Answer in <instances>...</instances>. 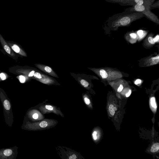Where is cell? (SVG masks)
I'll return each mask as SVG.
<instances>
[{
	"instance_id": "26",
	"label": "cell",
	"mask_w": 159,
	"mask_h": 159,
	"mask_svg": "<svg viewBox=\"0 0 159 159\" xmlns=\"http://www.w3.org/2000/svg\"><path fill=\"white\" fill-rule=\"evenodd\" d=\"M137 34L139 36H142L143 34V31L140 30L137 31Z\"/></svg>"
},
{
	"instance_id": "24",
	"label": "cell",
	"mask_w": 159,
	"mask_h": 159,
	"mask_svg": "<svg viewBox=\"0 0 159 159\" xmlns=\"http://www.w3.org/2000/svg\"><path fill=\"white\" fill-rule=\"evenodd\" d=\"M38 115L36 113H34L32 115V117L34 119H37L38 118Z\"/></svg>"
},
{
	"instance_id": "8",
	"label": "cell",
	"mask_w": 159,
	"mask_h": 159,
	"mask_svg": "<svg viewBox=\"0 0 159 159\" xmlns=\"http://www.w3.org/2000/svg\"><path fill=\"white\" fill-rule=\"evenodd\" d=\"M130 0H105V1L111 3H118L121 6H125L126 3Z\"/></svg>"
},
{
	"instance_id": "23",
	"label": "cell",
	"mask_w": 159,
	"mask_h": 159,
	"mask_svg": "<svg viewBox=\"0 0 159 159\" xmlns=\"http://www.w3.org/2000/svg\"><path fill=\"white\" fill-rule=\"evenodd\" d=\"M45 70L47 72L50 73L52 71L51 68L49 66H46L44 68Z\"/></svg>"
},
{
	"instance_id": "6",
	"label": "cell",
	"mask_w": 159,
	"mask_h": 159,
	"mask_svg": "<svg viewBox=\"0 0 159 159\" xmlns=\"http://www.w3.org/2000/svg\"><path fill=\"white\" fill-rule=\"evenodd\" d=\"M0 42L2 45V47L5 51L9 54L12 56H14L15 54L12 51L11 48L4 40L2 36L0 34Z\"/></svg>"
},
{
	"instance_id": "31",
	"label": "cell",
	"mask_w": 159,
	"mask_h": 159,
	"mask_svg": "<svg viewBox=\"0 0 159 159\" xmlns=\"http://www.w3.org/2000/svg\"><path fill=\"white\" fill-rule=\"evenodd\" d=\"M131 93V90H129L128 92L126 93L125 95L126 97H128L130 96Z\"/></svg>"
},
{
	"instance_id": "25",
	"label": "cell",
	"mask_w": 159,
	"mask_h": 159,
	"mask_svg": "<svg viewBox=\"0 0 159 159\" xmlns=\"http://www.w3.org/2000/svg\"><path fill=\"white\" fill-rule=\"evenodd\" d=\"M123 87L122 84H120V86L117 89V92H121L123 89Z\"/></svg>"
},
{
	"instance_id": "16",
	"label": "cell",
	"mask_w": 159,
	"mask_h": 159,
	"mask_svg": "<svg viewBox=\"0 0 159 159\" xmlns=\"http://www.w3.org/2000/svg\"><path fill=\"white\" fill-rule=\"evenodd\" d=\"M20 81L21 83H24L25 80V77L23 75H20L19 76Z\"/></svg>"
},
{
	"instance_id": "10",
	"label": "cell",
	"mask_w": 159,
	"mask_h": 159,
	"mask_svg": "<svg viewBox=\"0 0 159 159\" xmlns=\"http://www.w3.org/2000/svg\"><path fill=\"white\" fill-rule=\"evenodd\" d=\"M100 75L103 79L106 78L108 76V74L103 69L100 70Z\"/></svg>"
},
{
	"instance_id": "5",
	"label": "cell",
	"mask_w": 159,
	"mask_h": 159,
	"mask_svg": "<svg viewBox=\"0 0 159 159\" xmlns=\"http://www.w3.org/2000/svg\"><path fill=\"white\" fill-rule=\"evenodd\" d=\"M155 0H130L125 4L126 6H133L136 4L139 5H143L145 7L150 8L151 5Z\"/></svg>"
},
{
	"instance_id": "19",
	"label": "cell",
	"mask_w": 159,
	"mask_h": 159,
	"mask_svg": "<svg viewBox=\"0 0 159 159\" xmlns=\"http://www.w3.org/2000/svg\"><path fill=\"white\" fill-rule=\"evenodd\" d=\"M34 76L35 78H37L39 79H40L42 78V76L40 73L38 72H36L34 73Z\"/></svg>"
},
{
	"instance_id": "3",
	"label": "cell",
	"mask_w": 159,
	"mask_h": 159,
	"mask_svg": "<svg viewBox=\"0 0 159 159\" xmlns=\"http://www.w3.org/2000/svg\"><path fill=\"white\" fill-rule=\"evenodd\" d=\"M125 11H135L141 12L144 16L150 20L157 23H159V19L156 15L152 12L150 8L143 5L135 4L132 7L126 8Z\"/></svg>"
},
{
	"instance_id": "28",
	"label": "cell",
	"mask_w": 159,
	"mask_h": 159,
	"mask_svg": "<svg viewBox=\"0 0 159 159\" xmlns=\"http://www.w3.org/2000/svg\"><path fill=\"white\" fill-rule=\"evenodd\" d=\"M76 158V156L75 154H73L72 156H70L69 158V159H75Z\"/></svg>"
},
{
	"instance_id": "11",
	"label": "cell",
	"mask_w": 159,
	"mask_h": 159,
	"mask_svg": "<svg viewBox=\"0 0 159 159\" xmlns=\"http://www.w3.org/2000/svg\"><path fill=\"white\" fill-rule=\"evenodd\" d=\"M150 103L151 106L155 108H157V106L156 103L155 99L154 97H152L150 99Z\"/></svg>"
},
{
	"instance_id": "27",
	"label": "cell",
	"mask_w": 159,
	"mask_h": 159,
	"mask_svg": "<svg viewBox=\"0 0 159 159\" xmlns=\"http://www.w3.org/2000/svg\"><path fill=\"white\" fill-rule=\"evenodd\" d=\"M130 37L131 38H134V39L137 36L136 34L134 33H132L130 34Z\"/></svg>"
},
{
	"instance_id": "7",
	"label": "cell",
	"mask_w": 159,
	"mask_h": 159,
	"mask_svg": "<svg viewBox=\"0 0 159 159\" xmlns=\"http://www.w3.org/2000/svg\"><path fill=\"white\" fill-rule=\"evenodd\" d=\"M8 45L11 49L15 52L21 55L25 56V54L20 48L17 44L11 43H8Z\"/></svg>"
},
{
	"instance_id": "22",
	"label": "cell",
	"mask_w": 159,
	"mask_h": 159,
	"mask_svg": "<svg viewBox=\"0 0 159 159\" xmlns=\"http://www.w3.org/2000/svg\"><path fill=\"white\" fill-rule=\"evenodd\" d=\"M84 101L85 103L87 105H89L90 103L89 99L85 97L84 98Z\"/></svg>"
},
{
	"instance_id": "9",
	"label": "cell",
	"mask_w": 159,
	"mask_h": 159,
	"mask_svg": "<svg viewBox=\"0 0 159 159\" xmlns=\"http://www.w3.org/2000/svg\"><path fill=\"white\" fill-rule=\"evenodd\" d=\"M159 149V143H156L152 145L151 149V151L152 152H155L158 151Z\"/></svg>"
},
{
	"instance_id": "30",
	"label": "cell",
	"mask_w": 159,
	"mask_h": 159,
	"mask_svg": "<svg viewBox=\"0 0 159 159\" xmlns=\"http://www.w3.org/2000/svg\"><path fill=\"white\" fill-rule=\"evenodd\" d=\"M34 71L32 70L30 72V73L29 74L28 76L29 77H32L34 75Z\"/></svg>"
},
{
	"instance_id": "12",
	"label": "cell",
	"mask_w": 159,
	"mask_h": 159,
	"mask_svg": "<svg viewBox=\"0 0 159 159\" xmlns=\"http://www.w3.org/2000/svg\"><path fill=\"white\" fill-rule=\"evenodd\" d=\"M114 106L111 104L109 107V110L110 114L112 116H114L115 113V111L114 109Z\"/></svg>"
},
{
	"instance_id": "18",
	"label": "cell",
	"mask_w": 159,
	"mask_h": 159,
	"mask_svg": "<svg viewBox=\"0 0 159 159\" xmlns=\"http://www.w3.org/2000/svg\"><path fill=\"white\" fill-rule=\"evenodd\" d=\"M0 77L1 79L2 80H5L6 78L5 74L3 73L0 74Z\"/></svg>"
},
{
	"instance_id": "15",
	"label": "cell",
	"mask_w": 159,
	"mask_h": 159,
	"mask_svg": "<svg viewBox=\"0 0 159 159\" xmlns=\"http://www.w3.org/2000/svg\"><path fill=\"white\" fill-rule=\"evenodd\" d=\"M48 125L47 122L46 121L41 122L39 124V126L41 128H45Z\"/></svg>"
},
{
	"instance_id": "29",
	"label": "cell",
	"mask_w": 159,
	"mask_h": 159,
	"mask_svg": "<svg viewBox=\"0 0 159 159\" xmlns=\"http://www.w3.org/2000/svg\"><path fill=\"white\" fill-rule=\"evenodd\" d=\"M141 82V80L140 79L137 80L134 82V84H140Z\"/></svg>"
},
{
	"instance_id": "20",
	"label": "cell",
	"mask_w": 159,
	"mask_h": 159,
	"mask_svg": "<svg viewBox=\"0 0 159 159\" xmlns=\"http://www.w3.org/2000/svg\"><path fill=\"white\" fill-rule=\"evenodd\" d=\"M97 133L96 131H94L92 134V136L93 139L95 140L97 139Z\"/></svg>"
},
{
	"instance_id": "4",
	"label": "cell",
	"mask_w": 159,
	"mask_h": 159,
	"mask_svg": "<svg viewBox=\"0 0 159 159\" xmlns=\"http://www.w3.org/2000/svg\"><path fill=\"white\" fill-rule=\"evenodd\" d=\"M18 148L15 146L0 149V159H16L17 156Z\"/></svg>"
},
{
	"instance_id": "2",
	"label": "cell",
	"mask_w": 159,
	"mask_h": 159,
	"mask_svg": "<svg viewBox=\"0 0 159 159\" xmlns=\"http://www.w3.org/2000/svg\"><path fill=\"white\" fill-rule=\"evenodd\" d=\"M0 100L3 108L5 122L7 125L11 127L14 121L12 104L5 92L1 89Z\"/></svg>"
},
{
	"instance_id": "1",
	"label": "cell",
	"mask_w": 159,
	"mask_h": 159,
	"mask_svg": "<svg viewBox=\"0 0 159 159\" xmlns=\"http://www.w3.org/2000/svg\"><path fill=\"white\" fill-rule=\"evenodd\" d=\"M144 16L141 12L135 11H125L115 14L109 17L107 21L108 25L112 27L125 26L132 22Z\"/></svg>"
},
{
	"instance_id": "21",
	"label": "cell",
	"mask_w": 159,
	"mask_h": 159,
	"mask_svg": "<svg viewBox=\"0 0 159 159\" xmlns=\"http://www.w3.org/2000/svg\"><path fill=\"white\" fill-rule=\"evenodd\" d=\"M45 108L50 111H52L53 110V107L49 105H47L45 106Z\"/></svg>"
},
{
	"instance_id": "33",
	"label": "cell",
	"mask_w": 159,
	"mask_h": 159,
	"mask_svg": "<svg viewBox=\"0 0 159 159\" xmlns=\"http://www.w3.org/2000/svg\"><path fill=\"white\" fill-rule=\"evenodd\" d=\"M114 109L115 111H116L117 110V108L116 107H114Z\"/></svg>"
},
{
	"instance_id": "13",
	"label": "cell",
	"mask_w": 159,
	"mask_h": 159,
	"mask_svg": "<svg viewBox=\"0 0 159 159\" xmlns=\"http://www.w3.org/2000/svg\"><path fill=\"white\" fill-rule=\"evenodd\" d=\"M80 83L84 87H87L89 84V83L84 80H82L80 81Z\"/></svg>"
},
{
	"instance_id": "14",
	"label": "cell",
	"mask_w": 159,
	"mask_h": 159,
	"mask_svg": "<svg viewBox=\"0 0 159 159\" xmlns=\"http://www.w3.org/2000/svg\"><path fill=\"white\" fill-rule=\"evenodd\" d=\"M159 1L155 2L154 4L152 3L150 6V9L154 8H155L159 7Z\"/></svg>"
},
{
	"instance_id": "17",
	"label": "cell",
	"mask_w": 159,
	"mask_h": 159,
	"mask_svg": "<svg viewBox=\"0 0 159 159\" xmlns=\"http://www.w3.org/2000/svg\"><path fill=\"white\" fill-rule=\"evenodd\" d=\"M148 40L149 43L151 44H154L155 43L153 40V39L151 37H149L148 38Z\"/></svg>"
},
{
	"instance_id": "32",
	"label": "cell",
	"mask_w": 159,
	"mask_h": 159,
	"mask_svg": "<svg viewBox=\"0 0 159 159\" xmlns=\"http://www.w3.org/2000/svg\"><path fill=\"white\" fill-rule=\"evenodd\" d=\"M159 35L157 36L154 39H153V40L154 41L156 42L158 41L159 40Z\"/></svg>"
}]
</instances>
